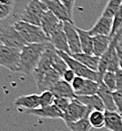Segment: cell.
<instances>
[{"instance_id":"obj_1","label":"cell","mask_w":122,"mask_h":131,"mask_svg":"<svg viewBox=\"0 0 122 131\" xmlns=\"http://www.w3.org/2000/svg\"><path fill=\"white\" fill-rule=\"evenodd\" d=\"M53 46L49 42L46 43L27 44L20 51V62L19 72L26 75H33L44 52L49 47Z\"/></svg>"},{"instance_id":"obj_2","label":"cell","mask_w":122,"mask_h":131,"mask_svg":"<svg viewBox=\"0 0 122 131\" xmlns=\"http://www.w3.org/2000/svg\"><path fill=\"white\" fill-rule=\"evenodd\" d=\"M14 27L27 44L46 43L50 41L49 37L39 26L19 20L14 24Z\"/></svg>"},{"instance_id":"obj_3","label":"cell","mask_w":122,"mask_h":131,"mask_svg":"<svg viewBox=\"0 0 122 131\" xmlns=\"http://www.w3.org/2000/svg\"><path fill=\"white\" fill-rule=\"evenodd\" d=\"M48 10L45 3L40 0H29L20 16L21 21L41 27V21L44 13Z\"/></svg>"},{"instance_id":"obj_4","label":"cell","mask_w":122,"mask_h":131,"mask_svg":"<svg viewBox=\"0 0 122 131\" xmlns=\"http://www.w3.org/2000/svg\"><path fill=\"white\" fill-rule=\"evenodd\" d=\"M57 51V50H56ZM58 55L61 56L65 62L67 63V65L69 66V69H71L74 72L76 73V75L78 77H82L86 79H91L94 80V81H97L99 83L102 82V78H100V75L97 71H94V70L89 69L85 65H83V63H81L77 60H76L71 55L67 53H63V52L57 51Z\"/></svg>"},{"instance_id":"obj_5","label":"cell","mask_w":122,"mask_h":131,"mask_svg":"<svg viewBox=\"0 0 122 131\" xmlns=\"http://www.w3.org/2000/svg\"><path fill=\"white\" fill-rule=\"evenodd\" d=\"M0 42L5 46L17 49H22L27 45L26 41L22 39L20 35L13 26L0 27Z\"/></svg>"},{"instance_id":"obj_6","label":"cell","mask_w":122,"mask_h":131,"mask_svg":"<svg viewBox=\"0 0 122 131\" xmlns=\"http://www.w3.org/2000/svg\"><path fill=\"white\" fill-rule=\"evenodd\" d=\"M20 49L13 48L2 44L0 47V66L11 71H19L20 62Z\"/></svg>"},{"instance_id":"obj_7","label":"cell","mask_w":122,"mask_h":131,"mask_svg":"<svg viewBox=\"0 0 122 131\" xmlns=\"http://www.w3.org/2000/svg\"><path fill=\"white\" fill-rule=\"evenodd\" d=\"M91 112V111L86 106H84L77 99L75 98L71 100L69 108L63 114V120L64 121L65 124L69 122H75L83 118L88 117Z\"/></svg>"},{"instance_id":"obj_8","label":"cell","mask_w":122,"mask_h":131,"mask_svg":"<svg viewBox=\"0 0 122 131\" xmlns=\"http://www.w3.org/2000/svg\"><path fill=\"white\" fill-rule=\"evenodd\" d=\"M55 52H56V49L54 48V46L49 47L44 52L37 67L35 68L33 73V77L34 78L36 84H38L41 82L43 76L52 68V62H53V57Z\"/></svg>"},{"instance_id":"obj_9","label":"cell","mask_w":122,"mask_h":131,"mask_svg":"<svg viewBox=\"0 0 122 131\" xmlns=\"http://www.w3.org/2000/svg\"><path fill=\"white\" fill-rule=\"evenodd\" d=\"M63 28L67 36L68 44H69V50L71 55L82 53L81 42L80 37L77 32V27L74 25V22L65 21L63 22Z\"/></svg>"},{"instance_id":"obj_10","label":"cell","mask_w":122,"mask_h":131,"mask_svg":"<svg viewBox=\"0 0 122 131\" xmlns=\"http://www.w3.org/2000/svg\"><path fill=\"white\" fill-rule=\"evenodd\" d=\"M49 40H50V43L54 46V48L57 51L63 52V53H67L71 55L69 44H68L67 36H66L64 28H63V21L60 24V26L57 27V29L50 35Z\"/></svg>"},{"instance_id":"obj_11","label":"cell","mask_w":122,"mask_h":131,"mask_svg":"<svg viewBox=\"0 0 122 131\" xmlns=\"http://www.w3.org/2000/svg\"><path fill=\"white\" fill-rule=\"evenodd\" d=\"M113 18L105 17V16L101 15L99 18L94 26L88 30L89 34L92 37L97 35H111L112 29H113Z\"/></svg>"},{"instance_id":"obj_12","label":"cell","mask_w":122,"mask_h":131,"mask_svg":"<svg viewBox=\"0 0 122 131\" xmlns=\"http://www.w3.org/2000/svg\"><path fill=\"white\" fill-rule=\"evenodd\" d=\"M23 112L27 114H32V115H35L37 117H41V118H49V119L63 118V113L54 104L48 106H45V107H39V108H34V109L25 110Z\"/></svg>"},{"instance_id":"obj_13","label":"cell","mask_w":122,"mask_h":131,"mask_svg":"<svg viewBox=\"0 0 122 131\" xmlns=\"http://www.w3.org/2000/svg\"><path fill=\"white\" fill-rule=\"evenodd\" d=\"M62 22L63 21L60 20L50 10H47L44 13L42 19H41V27L43 29L46 35L50 37V35L57 29V27H59Z\"/></svg>"},{"instance_id":"obj_14","label":"cell","mask_w":122,"mask_h":131,"mask_svg":"<svg viewBox=\"0 0 122 131\" xmlns=\"http://www.w3.org/2000/svg\"><path fill=\"white\" fill-rule=\"evenodd\" d=\"M48 10L55 14L61 21L73 22V19L69 16L67 9L61 0H47L45 2Z\"/></svg>"},{"instance_id":"obj_15","label":"cell","mask_w":122,"mask_h":131,"mask_svg":"<svg viewBox=\"0 0 122 131\" xmlns=\"http://www.w3.org/2000/svg\"><path fill=\"white\" fill-rule=\"evenodd\" d=\"M49 91L53 92L55 98H68L73 100L77 96L72 88L71 84L68 83L63 79L59 80Z\"/></svg>"},{"instance_id":"obj_16","label":"cell","mask_w":122,"mask_h":131,"mask_svg":"<svg viewBox=\"0 0 122 131\" xmlns=\"http://www.w3.org/2000/svg\"><path fill=\"white\" fill-rule=\"evenodd\" d=\"M14 105L20 109V111L34 109L40 107V96L37 94L24 95L17 98L14 100Z\"/></svg>"},{"instance_id":"obj_17","label":"cell","mask_w":122,"mask_h":131,"mask_svg":"<svg viewBox=\"0 0 122 131\" xmlns=\"http://www.w3.org/2000/svg\"><path fill=\"white\" fill-rule=\"evenodd\" d=\"M62 78H63L62 76L58 73L56 70L54 69V68H51V69L43 76L41 82L37 84V87L41 92H45V91H49L59 80H61Z\"/></svg>"},{"instance_id":"obj_18","label":"cell","mask_w":122,"mask_h":131,"mask_svg":"<svg viewBox=\"0 0 122 131\" xmlns=\"http://www.w3.org/2000/svg\"><path fill=\"white\" fill-rule=\"evenodd\" d=\"M105 128L110 131H122V114L118 111H105Z\"/></svg>"},{"instance_id":"obj_19","label":"cell","mask_w":122,"mask_h":131,"mask_svg":"<svg viewBox=\"0 0 122 131\" xmlns=\"http://www.w3.org/2000/svg\"><path fill=\"white\" fill-rule=\"evenodd\" d=\"M113 92H112L103 82H101L97 94L100 97L105 110L107 111H118L114 102V99H113Z\"/></svg>"},{"instance_id":"obj_20","label":"cell","mask_w":122,"mask_h":131,"mask_svg":"<svg viewBox=\"0 0 122 131\" xmlns=\"http://www.w3.org/2000/svg\"><path fill=\"white\" fill-rule=\"evenodd\" d=\"M112 39L108 35H97L93 37L94 56L101 57L106 52L111 44Z\"/></svg>"},{"instance_id":"obj_21","label":"cell","mask_w":122,"mask_h":131,"mask_svg":"<svg viewBox=\"0 0 122 131\" xmlns=\"http://www.w3.org/2000/svg\"><path fill=\"white\" fill-rule=\"evenodd\" d=\"M76 99H77L81 103L86 106L91 111H105L103 101L97 94L91 96H76Z\"/></svg>"},{"instance_id":"obj_22","label":"cell","mask_w":122,"mask_h":131,"mask_svg":"<svg viewBox=\"0 0 122 131\" xmlns=\"http://www.w3.org/2000/svg\"><path fill=\"white\" fill-rule=\"evenodd\" d=\"M71 56L89 69L92 70L94 71H97V70H99V61H100V57H99V56H96L94 55H88V54H84L83 52Z\"/></svg>"},{"instance_id":"obj_23","label":"cell","mask_w":122,"mask_h":131,"mask_svg":"<svg viewBox=\"0 0 122 131\" xmlns=\"http://www.w3.org/2000/svg\"><path fill=\"white\" fill-rule=\"evenodd\" d=\"M77 32L80 37L82 52L88 55H94L93 52V37L89 34L88 30H83L77 27Z\"/></svg>"},{"instance_id":"obj_24","label":"cell","mask_w":122,"mask_h":131,"mask_svg":"<svg viewBox=\"0 0 122 131\" xmlns=\"http://www.w3.org/2000/svg\"><path fill=\"white\" fill-rule=\"evenodd\" d=\"M90 124L91 128H105V111H99V110H93L90 113L89 116Z\"/></svg>"},{"instance_id":"obj_25","label":"cell","mask_w":122,"mask_h":131,"mask_svg":"<svg viewBox=\"0 0 122 131\" xmlns=\"http://www.w3.org/2000/svg\"><path fill=\"white\" fill-rule=\"evenodd\" d=\"M99 84L100 83L97 81H94V80L86 79L85 84L83 87L82 88L79 92H76L77 96H91L95 95L97 93V91L99 88Z\"/></svg>"},{"instance_id":"obj_26","label":"cell","mask_w":122,"mask_h":131,"mask_svg":"<svg viewBox=\"0 0 122 131\" xmlns=\"http://www.w3.org/2000/svg\"><path fill=\"white\" fill-rule=\"evenodd\" d=\"M121 5L122 0H108L106 5L102 13V15L105 17L113 18L117 12L120 9Z\"/></svg>"},{"instance_id":"obj_27","label":"cell","mask_w":122,"mask_h":131,"mask_svg":"<svg viewBox=\"0 0 122 131\" xmlns=\"http://www.w3.org/2000/svg\"><path fill=\"white\" fill-rule=\"evenodd\" d=\"M15 0H0V20L5 19L11 14Z\"/></svg>"},{"instance_id":"obj_28","label":"cell","mask_w":122,"mask_h":131,"mask_svg":"<svg viewBox=\"0 0 122 131\" xmlns=\"http://www.w3.org/2000/svg\"><path fill=\"white\" fill-rule=\"evenodd\" d=\"M66 126L68 128H69L71 131H90L91 126L90 124L88 117L83 118L79 121H77L75 122H69L66 123Z\"/></svg>"},{"instance_id":"obj_29","label":"cell","mask_w":122,"mask_h":131,"mask_svg":"<svg viewBox=\"0 0 122 131\" xmlns=\"http://www.w3.org/2000/svg\"><path fill=\"white\" fill-rule=\"evenodd\" d=\"M52 68H54L60 75L63 78V73L69 69V66L67 65V63L65 62L64 60L58 55L57 51L55 53L53 57V62H52Z\"/></svg>"},{"instance_id":"obj_30","label":"cell","mask_w":122,"mask_h":131,"mask_svg":"<svg viewBox=\"0 0 122 131\" xmlns=\"http://www.w3.org/2000/svg\"><path fill=\"white\" fill-rule=\"evenodd\" d=\"M40 96V107H45L54 104L55 96L51 91H45Z\"/></svg>"},{"instance_id":"obj_31","label":"cell","mask_w":122,"mask_h":131,"mask_svg":"<svg viewBox=\"0 0 122 131\" xmlns=\"http://www.w3.org/2000/svg\"><path fill=\"white\" fill-rule=\"evenodd\" d=\"M122 28V8L117 12L115 16L113 17V29H112L110 37L113 40L114 35Z\"/></svg>"},{"instance_id":"obj_32","label":"cell","mask_w":122,"mask_h":131,"mask_svg":"<svg viewBox=\"0 0 122 131\" xmlns=\"http://www.w3.org/2000/svg\"><path fill=\"white\" fill-rule=\"evenodd\" d=\"M102 82L109 88L112 92L116 91V75L115 72L106 71L103 76Z\"/></svg>"},{"instance_id":"obj_33","label":"cell","mask_w":122,"mask_h":131,"mask_svg":"<svg viewBox=\"0 0 122 131\" xmlns=\"http://www.w3.org/2000/svg\"><path fill=\"white\" fill-rule=\"evenodd\" d=\"M120 68H119V56L117 53V49L116 48L113 49V55H112L111 60H110L109 65L107 68V71H112V72H117Z\"/></svg>"},{"instance_id":"obj_34","label":"cell","mask_w":122,"mask_h":131,"mask_svg":"<svg viewBox=\"0 0 122 131\" xmlns=\"http://www.w3.org/2000/svg\"><path fill=\"white\" fill-rule=\"evenodd\" d=\"M71 99L68 98H55V101H54V105H55L64 114V113L68 110L69 105L71 103Z\"/></svg>"},{"instance_id":"obj_35","label":"cell","mask_w":122,"mask_h":131,"mask_svg":"<svg viewBox=\"0 0 122 131\" xmlns=\"http://www.w3.org/2000/svg\"><path fill=\"white\" fill-rule=\"evenodd\" d=\"M85 81H86V78H82V77L77 76L74 78V80L71 83V86H72V88H73L75 93L79 92V91L83 87V85H84V84H85Z\"/></svg>"},{"instance_id":"obj_36","label":"cell","mask_w":122,"mask_h":131,"mask_svg":"<svg viewBox=\"0 0 122 131\" xmlns=\"http://www.w3.org/2000/svg\"><path fill=\"white\" fill-rule=\"evenodd\" d=\"M113 94L118 112L122 114V89L114 91L113 92Z\"/></svg>"},{"instance_id":"obj_37","label":"cell","mask_w":122,"mask_h":131,"mask_svg":"<svg viewBox=\"0 0 122 131\" xmlns=\"http://www.w3.org/2000/svg\"><path fill=\"white\" fill-rule=\"evenodd\" d=\"M77 77V75H76V73L73 71L71 69H68L66 71L63 73V80H65L66 82H68V83H69V84H71L72 83V81L74 80V78Z\"/></svg>"},{"instance_id":"obj_38","label":"cell","mask_w":122,"mask_h":131,"mask_svg":"<svg viewBox=\"0 0 122 131\" xmlns=\"http://www.w3.org/2000/svg\"><path fill=\"white\" fill-rule=\"evenodd\" d=\"M62 3L64 5V6L67 9L68 13H69V16L72 18L73 16V9H74V5H75L76 0H61ZM73 19V18H72Z\"/></svg>"},{"instance_id":"obj_39","label":"cell","mask_w":122,"mask_h":131,"mask_svg":"<svg viewBox=\"0 0 122 131\" xmlns=\"http://www.w3.org/2000/svg\"><path fill=\"white\" fill-rule=\"evenodd\" d=\"M116 75V90L122 89V70L119 69L117 72H115Z\"/></svg>"},{"instance_id":"obj_40","label":"cell","mask_w":122,"mask_h":131,"mask_svg":"<svg viewBox=\"0 0 122 131\" xmlns=\"http://www.w3.org/2000/svg\"><path fill=\"white\" fill-rule=\"evenodd\" d=\"M116 49H117V53L119 56V68L122 70V46L120 45V43H118L116 46Z\"/></svg>"},{"instance_id":"obj_41","label":"cell","mask_w":122,"mask_h":131,"mask_svg":"<svg viewBox=\"0 0 122 131\" xmlns=\"http://www.w3.org/2000/svg\"><path fill=\"white\" fill-rule=\"evenodd\" d=\"M119 43H120V45L122 46V36H121V39H120V41H119Z\"/></svg>"},{"instance_id":"obj_42","label":"cell","mask_w":122,"mask_h":131,"mask_svg":"<svg viewBox=\"0 0 122 131\" xmlns=\"http://www.w3.org/2000/svg\"><path fill=\"white\" fill-rule=\"evenodd\" d=\"M40 1L43 2V3H45V2H46V1H47V0H40Z\"/></svg>"},{"instance_id":"obj_43","label":"cell","mask_w":122,"mask_h":131,"mask_svg":"<svg viewBox=\"0 0 122 131\" xmlns=\"http://www.w3.org/2000/svg\"><path fill=\"white\" fill-rule=\"evenodd\" d=\"M1 45H2V43H1V42H0V47H1Z\"/></svg>"},{"instance_id":"obj_44","label":"cell","mask_w":122,"mask_h":131,"mask_svg":"<svg viewBox=\"0 0 122 131\" xmlns=\"http://www.w3.org/2000/svg\"><path fill=\"white\" fill-rule=\"evenodd\" d=\"M121 8H122V5H121Z\"/></svg>"}]
</instances>
